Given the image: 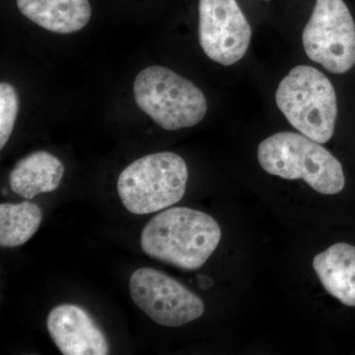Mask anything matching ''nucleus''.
Wrapping results in <instances>:
<instances>
[{"mask_svg": "<svg viewBox=\"0 0 355 355\" xmlns=\"http://www.w3.org/2000/svg\"><path fill=\"white\" fill-rule=\"evenodd\" d=\"M220 239V226L214 217L197 209L173 207L144 226L140 247L154 260L196 270L207 263Z\"/></svg>", "mask_w": 355, "mask_h": 355, "instance_id": "1", "label": "nucleus"}, {"mask_svg": "<svg viewBox=\"0 0 355 355\" xmlns=\"http://www.w3.org/2000/svg\"><path fill=\"white\" fill-rule=\"evenodd\" d=\"M263 170L286 180H303L323 195H336L345 188L343 166L321 144L302 133L282 132L263 140L258 147Z\"/></svg>", "mask_w": 355, "mask_h": 355, "instance_id": "2", "label": "nucleus"}, {"mask_svg": "<svg viewBox=\"0 0 355 355\" xmlns=\"http://www.w3.org/2000/svg\"><path fill=\"white\" fill-rule=\"evenodd\" d=\"M275 102L299 132L324 144L335 132L338 100L335 87L323 72L297 65L279 83Z\"/></svg>", "mask_w": 355, "mask_h": 355, "instance_id": "3", "label": "nucleus"}, {"mask_svg": "<svg viewBox=\"0 0 355 355\" xmlns=\"http://www.w3.org/2000/svg\"><path fill=\"white\" fill-rule=\"evenodd\" d=\"M133 93L139 108L166 130L195 127L207 114L202 90L167 67L153 65L141 70Z\"/></svg>", "mask_w": 355, "mask_h": 355, "instance_id": "4", "label": "nucleus"}, {"mask_svg": "<svg viewBox=\"0 0 355 355\" xmlns=\"http://www.w3.org/2000/svg\"><path fill=\"white\" fill-rule=\"evenodd\" d=\"M188 166L173 153L149 154L128 165L119 177L118 193L128 211L153 214L179 202L186 193Z\"/></svg>", "mask_w": 355, "mask_h": 355, "instance_id": "5", "label": "nucleus"}, {"mask_svg": "<svg viewBox=\"0 0 355 355\" xmlns=\"http://www.w3.org/2000/svg\"><path fill=\"white\" fill-rule=\"evenodd\" d=\"M312 62L333 74H343L355 64V23L343 0H316L302 35Z\"/></svg>", "mask_w": 355, "mask_h": 355, "instance_id": "6", "label": "nucleus"}, {"mask_svg": "<svg viewBox=\"0 0 355 355\" xmlns=\"http://www.w3.org/2000/svg\"><path fill=\"white\" fill-rule=\"evenodd\" d=\"M130 293L133 303L161 326L177 328L202 316V299L169 275L150 268L132 273Z\"/></svg>", "mask_w": 355, "mask_h": 355, "instance_id": "7", "label": "nucleus"}, {"mask_svg": "<svg viewBox=\"0 0 355 355\" xmlns=\"http://www.w3.org/2000/svg\"><path fill=\"white\" fill-rule=\"evenodd\" d=\"M198 38L210 60L232 65L249 50L252 28L236 0H200Z\"/></svg>", "mask_w": 355, "mask_h": 355, "instance_id": "8", "label": "nucleus"}, {"mask_svg": "<svg viewBox=\"0 0 355 355\" xmlns=\"http://www.w3.org/2000/svg\"><path fill=\"white\" fill-rule=\"evenodd\" d=\"M51 340L64 355H107L106 336L87 311L77 305L53 308L46 319Z\"/></svg>", "mask_w": 355, "mask_h": 355, "instance_id": "9", "label": "nucleus"}, {"mask_svg": "<svg viewBox=\"0 0 355 355\" xmlns=\"http://www.w3.org/2000/svg\"><path fill=\"white\" fill-rule=\"evenodd\" d=\"M17 6L28 19L57 34L80 31L92 14L89 0H17Z\"/></svg>", "mask_w": 355, "mask_h": 355, "instance_id": "10", "label": "nucleus"}, {"mask_svg": "<svg viewBox=\"0 0 355 355\" xmlns=\"http://www.w3.org/2000/svg\"><path fill=\"white\" fill-rule=\"evenodd\" d=\"M322 286L343 305L355 307V247L336 243L313 260Z\"/></svg>", "mask_w": 355, "mask_h": 355, "instance_id": "11", "label": "nucleus"}, {"mask_svg": "<svg viewBox=\"0 0 355 355\" xmlns=\"http://www.w3.org/2000/svg\"><path fill=\"white\" fill-rule=\"evenodd\" d=\"M64 174L62 161L46 151H37L21 159L9 175L11 190L32 200L40 193L57 190Z\"/></svg>", "mask_w": 355, "mask_h": 355, "instance_id": "12", "label": "nucleus"}, {"mask_svg": "<svg viewBox=\"0 0 355 355\" xmlns=\"http://www.w3.org/2000/svg\"><path fill=\"white\" fill-rule=\"evenodd\" d=\"M43 219L38 205L29 202L0 205V246H22L36 234Z\"/></svg>", "mask_w": 355, "mask_h": 355, "instance_id": "13", "label": "nucleus"}, {"mask_svg": "<svg viewBox=\"0 0 355 355\" xmlns=\"http://www.w3.org/2000/svg\"><path fill=\"white\" fill-rule=\"evenodd\" d=\"M19 112V97L11 84H0V149L10 139Z\"/></svg>", "mask_w": 355, "mask_h": 355, "instance_id": "14", "label": "nucleus"}, {"mask_svg": "<svg viewBox=\"0 0 355 355\" xmlns=\"http://www.w3.org/2000/svg\"><path fill=\"white\" fill-rule=\"evenodd\" d=\"M266 1H268V0H266Z\"/></svg>", "mask_w": 355, "mask_h": 355, "instance_id": "15", "label": "nucleus"}]
</instances>
